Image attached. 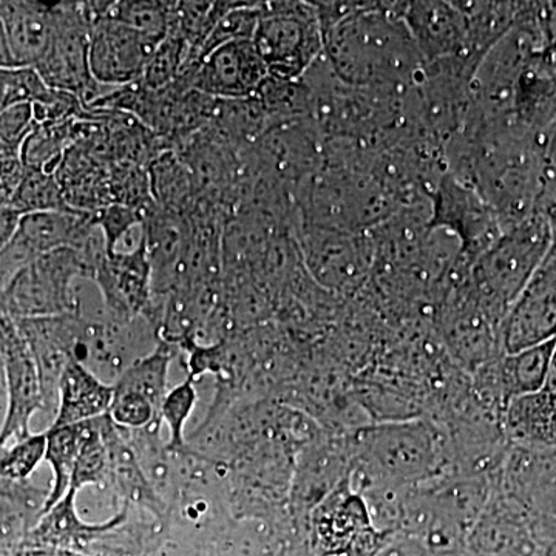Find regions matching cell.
I'll return each mask as SVG.
<instances>
[{"label": "cell", "mask_w": 556, "mask_h": 556, "mask_svg": "<svg viewBox=\"0 0 556 556\" xmlns=\"http://www.w3.org/2000/svg\"><path fill=\"white\" fill-rule=\"evenodd\" d=\"M324 56L348 86L396 97L419 86L427 67L402 17V2H362L324 33Z\"/></svg>", "instance_id": "6da1fadb"}, {"label": "cell", "mask_w": 556, "mask_h": 556, "mask_svg": "<svg viewBox=\"0 0 556 556\" xmlns=\"http://www.w3.org/2000/svg\"><path fill=\"white\" fill-rule=\"evenodd\" d=\"M348 484L356 493L368 486L408 489L453 477L448 434L426 419L391 420L357 428L350 437Z\"/></svg>", "instance_id": "7a4b0ae2"}, {"label": "cell", "mask_w": 556, "mask_h": 556, "mask_svg": "<svg viewBox=\"0 0 556 556\" xmlns=\"http://www.w3.org/2000/svg\"><path fill=\"white\" fill-rule=\"evenodd\" d=\"M551 247V225L540 207L518 225L503 230L471 265V289L500 331L511 303L547 257Z\"/></svg>", "instance_id": "3957f363"}, {"label": "cell", "mask_w": 556, "mask_h": 556, "mask_svg": "<svg viewBox=\"0 0 556 556\" xmlns=\"http://www.w3.org/2000/svg\"><path fill=\"white\" fill-rule=\"evenodd\" d=\"M254 46L270 78L298 80L324 54L314 3L262 2Z\"/></svg>", "instance_id": "277c9868"}, {"label": "cell", "mask_w": 556, "mask_h": 556, "mask_svg": "<svg viewBox=\"0 0 556 556\" xmlns=\"http://www.w3.org/2000/svg\"><path fill=\"white\" fill-rule=\"evenodd\" d=\"M53 28L46 53L35 65L50 89L68 91L83 102L84 109L108 94L113 87L102 86L91 76L89 64L90 21L84 2L51 5Z\"/></svg>", "instance_id": "5b68a950"}, {"label": "cell", "mask_w": 556, "mask_h": 556, "mask_svg": "<svg viewBox=\"0 0 556 556\" xmlns=\"http://www.w3.org/2000/svg\"><path fill=\"white\" fill-rule=\"evenodd\" d=\"M393 538L372 526L364 497L348 479L314 508L306 533L311 556H379Z\"/></svg>", "instance_id": "8992f818"}, {"label": "cell", "mask_w": 556, "mask_h": 556, "mask_svg": "<svg viewBox=\"0 0 556 556\" xmlns=\"http://www.w3.org/2000/svg\"><path fill=\"white\" fill-rule=\"evenodd\" d=\"M76 316L83 318L78 362L109 386H115L124 371L152 353L161 340L144 316L126 320L110 316L105 306Z\"/></svg>", "instance_id": "52a82bcc"}, {"label": "cell", "mask_w": 556, "mask_h": 556, "mask_svg": "<svg viewBox=\"0 0 556 556\" xmlns=\"http://www.w3.org/2000/svg\"><path fill=\"white\" fill-rule=\"evenodd\" d=\"M79 277H86V274L73 249H58L40 255L10 285L0 298V308L13 318L73 313V291Z\"/></svg>", "instance_id": "ba28073f"}, {"label": "cell", "mask_w": 556, "mask_h": 556, "mask_svg": "<svg viewBox=\"0 0 556 556\" xmlns=\"http://www.w3.org/2000/svg\"><path fill=\"white\" fill-rule=\"evenodd\" d=\"M295 240L311 280L328 292L364 283L372 266V244L361 232L295 226Z\"/></svg>", "instance_id": "9c48e42d"}, {"label": "cell", "mask_w": 556, "mask_h": 556, "mask_svg": "<svg viewBox=\"0 0 556 556\" xmlns=\"http://www.w3.org/2000/svg\"><path fill=\"white\" fill-rule=\"evenodd\" d=\"M0 361L5 383L7 408L0 427V444L10 447L30 437L33 417L42 413V387L35 358L16 318L0 308Z\"/></svg>", "instance_id": "30bf717a"}, {"label": "cell", "mask_w": 556, "mask_h": 556, "mask_svg": "<svg viewBox=\"0 0 556 556\" xmlns=\"http://www.w3.org/2000/svg\"><path fill=\"white\" fill-rule=\"evenodd\" d=\"M428 228L444 229L460 244L468 266L477 262L503 232L495 211L481 195L445 172L430 199Z\"/></svg>", "instance_id": "8fae6325"}, {"label": "cell", "mask_w": 556, "mask_h": 556, "mask_svg": "<svg viewBox=\"0 0 556 556\" xmlns=\"http://www.w3.org/2000/svg\"><path fill=\"white\" fill-rule=\"evenodd\" d=\"M501 348L504 354L556 340V252L535 270L521 294L511 303L501 324Z\"/></svg>", "instance_id": "7c38bea8"}, {"label": "cell", "mask_w": 556, "mask_h": 556, "mask_svg": "<svg viewBox=\"0 0 556 556\" xmlns=\"http://www.w3.org/2000/svg\"><path fill=\"white\" fill-rule=\"evenodd\" d=\"M181 78L192 89L215 100H241L255 97L268 79V68L255 49L254 40H233L186 65Z\"/></svg>", "instance_id": "4fadbf2b"}, {"label": "cell", "mask_w": 556, "mask_h": 556, "mask_svg": "<svg viewBox=\"0 0 556 556\" xmlns=\"http://www.w3.org/2000/svg\"><path fill=\"white\" fill-rule=\"evenodd\" d=\"M16 324L27 340L38 368L43 397L42 413L54 420L62 372L70 362H78L83 318L68 313L61 316L16 318Z\"/></svg>", "instance_id": "5bb4252c"}, {"label": "cell", "mask_w": 556, "mask_h": 556, "mask_svg": "<svg viewBox=\"0 0 556 556\" xmlns=\"http://www.w3.org/2000/svg\"><path fill=\"white\" fill-rule=\"evenodd\" d=\"M161 40L149 38L118 21L102 16L91 22L89 64L102 86L141 83L144 70Z\"/></svg>", "instance_id": "9a60e30c"}, {"label": "cell", "mask_w": 556, "mask_h": 556, "mask_svg": "<svg viewBox=\"0 0 556 556\" xmlns=\"http://www.w3.org/2000/svg\"><path fill=\"white\" fill-rule=\"evenodd\" d=\"M533 517L525 504L495 486L467 536L471 556H543L533 535Z\"/></svg>", "instance_id": "2e32d148"}, {"label": "cell", "mask_w": 556, "mask_h": 556, "mask_svg": "<svg viewBox=\"0 0 556 556\" xmlns=\"http://www.w3.org/2000/svg\"><path fill=\"white\" fill-rule=\"evenodd\" d=\"M402 17L427 62L459 58L478 67L470 54L460 2H402Z\"/></svg>", "instance_id": "e0dca14e"}, {"label": "cell", "mask_w": 556, "mask_h": 556, "mask_svg": "<svg viewBox=\"0 0 556 556\" xmlns=\"http://www.w3.org/2000/svg\"><path fill=\"white\" fill-rule=\"evenodd\" d=\"M110 316H144L152 302V268L148 243L130 254H113L101 263L93 277Z\"/></svg>", "instance_id": "ac0fdd59"}, {"label": "cell", "mask_w": 556, "mask_h": 556, "mask_svg": "<svg viewBox=\"0 0 556 556\" xmlns=\"http://www.w3.org/2000/svg\"><path fill=\"white\" fill-rule=\"evenodd\" d=\"M101 434L109 453V495L115 506L118 510L124 506L139 508L166 522L167 506L146 478L124 428L105 415L101 417Z\"/></svg>", "instance_id": "d6986e66"}, {"label": "cell", "mask_w": 556, "mask_h": 556, "mask_svg": "<svg viewBox=\"0 0 556 556\" xmlns=\"http://www.w3.org/2000/svg\"><path fill=\"white\" fill-rule=\"evenodd\" d=\"M78 493L68 490L60 503L54 504L40 517L25 538V547L58 548L73 554L89 555L94 540L104 529L105 521L87 522L80 518Z\"/></svg>", "instance_id": "ffe728a7"}, {"label": "cell", "mask_w": 556, "mask_h": 556, "mask_svg": "<svg viewBox=\"0 0 556 556\" xmlns=\"http://www.w3.org/2000/svg\"><path fill=\"white\" fill-rule=\"evenodd\" d=\"M10 53L16 67H35L46 53L53 28L51 5L24 0L0 2Z\"/></svg>", "instance_id": "44dd1931"}, {"label": "cell", "mask_w": 556, "mask_h": 556, "mask_svg": "<svg viewBox=\"0 0 556 556\" xmlns=\"http://www.w3.org/2000/svg\"><path fill=\"white\" fill-rule=\"evenodd\" d=\"M113 394V386L102 382L79 362H70L61 376L58 412L51 427L73 426L109 415Z\"/></svg>", "instance_id": "7402d4cb"}, {"label": "cell", "mask_w": 556, "mask_h": 556, "mask_svg": "<svg viewBox=\"0 0 556 556\" xmlns=\"http://www.w3.org/2000/svg\"><path fill=\"white\" fill-rule=\"evenodd\" d=\"M508 444L532 450L556 448L554 401L546 391L514 399L501 419Z\"/></svg>", "instance_id": "603a6c76"}, {"label": "cell", "mask_w": 556, "mask_h": 556, "mask_svg": "<svg viewBox=\"0 0 556 556\" xmlns=\"http://www.w3.org/2000/svg\"><path fill=\"white\" fill-rule=\"evenodd\" d=\"M94 212L47 211L22 215L16 236L36 252L43 255L58 249H75L94 225Z\"/></svg>", "instance_id": "cb8c5ba5"}, {"label": "cell", "mask_w": 556, "mask_h": 556, "mask_svg": "<svg viewBox=\"0 0 556 556\" xmlns=\"http://www.w3.org/2000/svg\"><path fill=\"white\" fill-rule=\"evenodd\" d=\"M206 129L233 148L244 149L266 134L269 119L257 97L215 100Z\"/></svg>", "instance_id": "d4e9b609"}, {"label": "cell", "mask_w": 556, "mask_h": 556, "mask_svg": "<svg viewBox=\"0 0 556 556\" xmlns=\"http://www.w3.org/2000/svg\"><path fill=\"white\" fill-rule=\"evenodd\" d=\"M150 193L156 206L188 217L199 200L195 181L175 150H164L148 167Z\"/></svg>", "instance_id": "484cf974"}, {"label": "cell", "mask_w": 556, "mask_h": 556, "mask_svg": "<svg viewBox=\"0 0 556 556\" xmlns=\"http://www.w3.org/2000/svg\"><path fill=\"white\" fill-rule=\"evenodd\" d=\"M94 420L97 419L73 424V426L67 427L47 428L46 463L51 468L53 479H51L50 496L47 501L46 511L67 495L76 460H78L80 450H83L87 439L90 438L91 431L94 430Z\"/></svg>", "instance_id": "4316f807"}, {"label": "cell", "mask_w": 556, "mask_h": 556, "mask_svg": "<svg viewBox=\"0 0 556 556\" xmlns=\"http://www.w3.org/2000/svg\"><path fill=\"white\" fill-rule=\"evenodd\" d=\"M555 346L556 340H552L519 353L503 354L497 358V371L507 405L514 399L544 390Z\"/></svg>", "instance_id": "83f0119b"}, {"label": "cell", "mask_w": 556, "mask_h": 556, "mask_svg": "<svg viewBox=\"0 0 556 556\" xmlns=\"http://www.w3.org/2000/svg\"><path fill=\"white\" fill-rule=\"evenodd\" d=\"M83 119L36 124L20 150L25 169L56 174L65 152L79 141Z\"/></svg>", "instance_id": "f1b7e54d"}, {"label": "cell", "mask_w": 556, "mask_h": 556, "mask_svg": "<svg viewBox=\"0 0 556 556\" xmlns=\"http://www.w3.org/2000/svg\"><path fill=\"white\" fill-rule=\"evenodd\" d=\"M178 354L177 348L160 340L159 346L127 368L113 387L142 394L160 413L164 397L169 393L172 362Z\"/></svg>", "instance_id": "f546056e"}, {"label": "cell", "mask_w": 556, "mask_h": 556, "mask_svg": "<svg viewBox=\"0 0 556 556\" xmlns=\"http://www.w3.org/2000/svg\"><path fill=\"white\" fill-rule=\"evenodd\" d=\"M239 2H177L175 3L172 33L186 40L190 49L189 64L195 62L208 35Z\"/></svg>", "instance_id": "4dcf8cb0"}, {"label": "cell", "mask_w": 556, "mask_h": 556, "mask_svg": "<svg viewBox=\"0 0 556 556\" xmlns=\"http://www.w3.org/2000/svg\"><path fill=\"white\" fill-rule=\"evenodd\" d=\"M255 97L268 115L269 127L287 121L311 118L309 90L303 79L285 80L268 76Z\"/></svg>", "instance_id": "1f68e13d"}, {"label": "cell", "mask_w": 556, "mask_h": 556, "mask_svg": "<svg viewBox=\"0 0 556 556\" xmlns=\"http://www.w3.org/2000/svg\"><path fill=\"white\" fill-rule=\"evenodd\" d=\"M177 2H108L104 16L149 38L163 40L172 30Z\"/></svg>", "instance_id": "d6a6232c"}, {"label": "cell", "mask_w": 556, "mask_h": 556, "mask_svg": "<svg viewBox=\"0 0 556 556\" xmlns=\"http://www.w3.org/2000/svg\"><path fill=\"white\" fill-rule=\"evenodd\" d=\"M10 207L21 215L70 208L56 175L31 169H25L24 179Z\"/></svg>", "instance_id": "836d02e7"}, {"label": "cell", "mask_w": 556, "mask_h": 556, "mask_svg": "<svg viewBox=\"0 0 556 556\" xmlns=\"http://www.w3.org/2000/svg\"><path fill=\"white\" fill-rule=\"evenodd\" d=\"M197 401H199V391L195 388V379L190 376L177 387L172 388L164 397L160 417L163 426L169 430V441H167L169 452L179 453L188 448L186 426L197 407Z\"/></svg>", "instance_id": "e575fe53"}, {"label": "cell", "mask_w": 556, "mask_h": 556, "mask_svg": "<svg viewBox=\"0 0 556 556\" xmlns=\"http://www.w3.org/2000/svg\"><path fill=\"white\" fill-rule=\"evenodd\" d=\"M190 49L186 40L177 33H169L155 53L152 54L141 78V86L148 90H161L169 87L179 78L188 65Z\"/></svg>", "instance_id": "d590c367"}, {"label": "cell", "mask_w": 556, "mask_h": 556, "mask_svg": "<svg viewBox=\"0 0 556 556\" xmlns=\"http://www.w3.org/2000/svg\"><path fill=\"white\" fill-rule=\"evenodd\" d=\"M101 417L94 420V430L80 450L73 470L70 490L78 495L86 486H97L109 495L110 464L108 447L101 434Z\"/></svg>", "instance_id": "8d00e7d4"}, {"label": "cell", "mask_w": 556, "mask_h": 556, "mask_svg": "<svg viewBox=\"0 0 556 556\" xmlns=\"http://www.w3.org/2000/svg\"><path fill=\"white\" fill-rule=\"evenodd\" d=\"M260 20H262V2H239L236 9L230 10L215 25L195 62L203 60L211 51L225 46V43L233 42V40L254 39Z\"/></svg>", "instance_id": "74e56055"}, {"label": "cell", "mask_w": 556, "mask_h": 556, "mask_svg": "<svg viewBox=\"0 0 556 556\" xmlns=\"http://www.w3.org/2000/svg\"><path fill=\"white\" fill-rule=\"evenodd\" d=\"M109 416L116 426L137 430L159 419L160 413L142 394L115 388Z\"/></svg>", "instance_id": "f35d334b"}, {"label": "cell", "mask_w": 556, "mask_h": 556, "mask_svg": "<svg viewBox=\"0 0 556 556\" xmlns=\"http://www.w3.org/2000/svg\"><path fill=\"white\" fill-rule=\"evenodd\" d=\"M31 102H17L0 112V142L20 155L21 146L36 127Z\"/></svg>", "instance_id": "ab89813d"}, {"label": "cell", "mask_w": 556, "mask_h": 556, "mask_svg": "<svg viewBox=\"0 0 556 556\" xmlns=\"http://www.w3.org/2000/svg\"><path fill=\"white\" fill-rule=\"evenodd\" d=\"M98 225L104 232L105 241H108L109 254L115 244L123 239L124 233L129 232L131 228L142 222L141 211L123 206V204H110L94 212Z\"/></svg>", "instance_id": "60d3db41"}, {"label": "cell", "mask_w": 556, "mask_h": 556, "mask_svg": "<svg viewBox=\"0 0 556 556\" xmlns=\"http://www.w3.org/2000/svg\"><path fill=\"white\" fill-rule=\"evenodd\" d=\"M25 166L20 155L0 161V207H10L24 179Z\"/></svg>", "instance_id": "b9f144b4"}, {"label": "cell", "mask_w": 556, "mask_h": 556, "mask_svg": "<svg viewBox=\"0 0 556 556\" xmlns=\"http://www.w3.org/2000/svg\"><path fill=\"white\" fill-rule=\"evenodd\" d=\"M22 215L11 207H0V251L10 243L16 233Z\"/></svg>", "instance_id": "7bdbcfd3"}, {"label": "cell", "mask_w": 556, "mask_h": 556, "mask_svg": "<svg viewBox=\"0 0 556 556\" xmlns=\"http://www.w3.org/2000/svg\"><path fill=\"white\" fill-rule=\"evenodd\" d=\"M13 68L0 67V112L13 105Z\"/></svg>", "instance_id": "ee69618b"}, {"label": "cell", "mask_w": 556, "mask_h": 556, "mask_svg": "<svg viewBox=\"0 0 556 556\" xmlns=\"http://www.w3.org/2000/svg\"><path fill=\"white\" fill-rule=\"evenodd\" d=\"M544 391L551 394V396H556V346L554 351V356H552L551 367H548L546 386H544Z\"/></svg>", "instance_id": "f6af8a7d"}, {"label": "cell", "mask_w": 556, "mask_h": 556, "mask_svg": "<svg viewBox=\"0 0 556 556\" xmlns=\"http://www.w3.org/2000/svg\"><path fill=\"white\" fill-rule=\"evenodd\" d=\"M17 155V153L11 152L9 148H5V146L0 142V161L9 159V156Z\"/></svg>", "instance_id": "bcb514c9"}, {"label": "cell", "mask_w": 556, "mask_h": 556, "mask_svg": "<svg viewBox=\"0 0 556 556\" xmlns=\"http://www.w3.org/2000/svg\"><path fill=\"white\" fill-rule=\"evenodd\" d=\"M552 401H554V417H555V426H556V396H552Z\"/></svg>", "instance_id": "7dc6e473"}]
</instances>
